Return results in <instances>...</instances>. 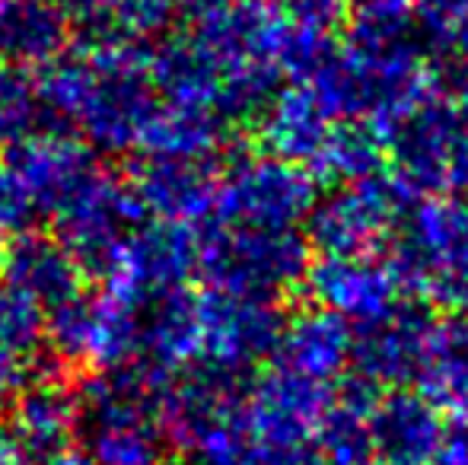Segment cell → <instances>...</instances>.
<instances>
[{
  "instance_id": "cell-1",
  "label": "cell",
  "mask_w": 468,
  "mask_h": 465,
  "mask_svg": "<svg viewBox=\"0 0 468 465\" xmlns=\"http://www.w3.org/2000/svg\"><path fill=\"white\" fill-rule=\"evenodd\" d=\"M38 106L77 128L102 153L141 147L144 128L156 112L150 80V48L124 36H93L64 51L36 80Z\"/></svg>"
},
{
  "instance_id": "cell-2",
  "label": "cell",
  "mask_w": 468,
  "mask_h": 465,
  "mask_svg": "<svg viewBox=\"0 0 468 465\" xmlns=\"http://www.w3.org/2000/svg\"><path fill=\"white\" fill-rule=\"evenodd\" d=\"M306 83L332 118L367 122L386 141L437 100L431 58L408 32L354 29L345 48H335L325 68Z\"/></svg>"
},
{
  "instance_id": "cell-3",
  "label": "cell",
  "mask_w": 468,
  "mask_h": 465,
  "mask_svg": "<svg viewBox=\"0 0 468 465\" xmlns=\"http://www.w3.org/2000/svg\"><path fill=\"white\" fill-rule=\"evenodd\" d=\"M386 265L401 293H420L443 312L468 316V195L418 201Z\"/></svg>"
},
{
  "instance_id": "cell-4",
  "label": "cell",
  "mask_w": 468,
  "mask_h": 465,
  "mask_svg": "<svg viewBox=\"0 0 468 465\" xmlns=\"http://www.w3.org/2000/svg\"><path fill=\"white\" fill-rule=\"evenodd\" d=\"M309 242L296 230L220 224L197 236V274L214 293L278 300L306 280Z\"/></svg>"
},
{
  "instance_id": "cell-5",
  "label": "cell",
  "mask_w": 468,
  "mask_h": 465,
  "mask_svg": "<svg viewBox=\"0 0 468 465\" xmlns=\"http://www.w3.org/2000/svg\"><path fill=\"white\" fill-rule=\"evenodd\" d=\"M154 386L137 366L93 373L83 389V428L93 465H163V437L154 421Z\"/></svg>"
},
{
  "instance_id": "cell-6",
  "label": "cell",
  "mask_w": 468,
  "mask_h": 465,
  "mask_svg": "<svg viewBox=\"0 0 468 465\" xmlns=\"http://www.w3.org/2000/svg\"><path fill=\"white\" fill-rule=\"evenodd\" d=\"M388 175L411 201L468 195V112L431 100L388 137Z\"/></svg>"
},
{
  "instance_id": "cell-7",
  "label": "cell",
  "mask_w": 468,
  "mask_h": 465,
  "mask_svg": "<svg viewBox=\"0 0 468 465\" xmlns=\"http://www.w3.org/2000/svg\"><path fill=\"white\" fill-rule=\"evenodd\" d=\"M319 201V182L300 163L274 153L233 156L220 173L217 211L220 224L293 230Z\"/></svg>"
},
{
  "instance_id": "cell-8",
  "label": "cell",
  "mask_w": 468,
  "mask_h": 465,
  "mask_svg": "<svg viewBox=\"0 0 468 465\" xmlns=\"http://www.w3.org/2000/svg\"><path fill=\"white\" fill-rule=\"evenodd\" d=\"M141 306L109 291L80 293L45 316V342L64 364L93 373L128 370L141 357Z\"/></svg>"
},
{
  "instance_id": "cell-9",
  "label": "cell",
  "mask_w": 468,
  "mask_h": 465,
  "mask_svg": "<svg viewBox=\"0 0 468 465\" xmlns=\"http://www.w3.org/2000/svg\"><path fill=\"white\" fill-rule=\"evenodd\" d=\"M408 201L411 198L401 192L392 175L338 185L309 211V248L335 259H373L376 252H386L392 246L395 224Z\"/></svg>"
},
{
  "instance_id": "cell-10",
  "label": "cell",
  "mask_w": 468,
  "mask_h": 465,
  "mask_svg": "<svg viewBox=\"0 0 468 465\" xmlns=\"http://www.w3.org/2000/svg\"><path fill=\"white\" fill-rule=\"evenodd\" d=\"M147 220L128 179L96 166L61 205L55 207V239L80 261L83 271L99 274L131 230Z\"/></svg>"
},
{
  "instance_id": "cell-11",
  "label": "cell",
  "mask_w": 468,
  "mask_h": 465,
  "mask_svg": "<svg viewBox=\"0 0 468 465\" xmlns=\"http://www.w3.org/2000/svg\"><path fill=\"white\" fill-rule=\"evenodd\" d=\"M197 271V233L182 224L144 220L96 274L102 291L141 306L186 287Z\"/></svg>"
},
{
  "instance_id": "cell-12",
  "label": "cell",
  "mask_w": 468,
  "mask_h": 465,
  "mask_svg": "<svg viewBox=\"0 0 468 465\" xmlns=\"http://www.w3.org/2000/svg\"><path fill=\"white\" fill-rule=\"evenodd\" d=\"M287 316L274 300L201 293V364L246 376L255 364L278 354Z\"/></svg>"
},
{
  "instance_id": "cell-13",
  "label": "cell",
  "mask_w": 468,
  "mask_h": 465,
  "mask_svg": "<svg viewBox=\"0 0 468 465\" xmlns=\"http://www.w3.org/2000/svg\"><path fill=\"white\" fill-rule=\"evenodd\" d=\"M328 408L332 389L325 383H313L278 364L249 383L242 396V424L252 443L313 447V437Z\"/></svg>"
},
{
  "instance_id": "cell-14",
  "label": "cell",
  "mask_w": 468,
  "mask_h": 465,
  "mask_svg": "<svg viewBox=\"0 0 468 465\" xmlns=\"http://www.w3.org/2000/svg\"><path fill=\"white\" fill-rule=\"evenodd\" d=\"M242 396H246L242 376H229L204 364L169 379L154 398V421L163 443L188 456V449L210 428L239 415Z\"/></svg>"
},
{
  "instance_id": "cell-15",
  "label": "cell",
  "mask_w": 468,
  "mask_h": 465,
  "mask_svg": "<svg viewBox=\"0 0 468 465\" xmlns=\"http://www.w3.org/2000/svg\"><path fill=\"white\" fill-rule=\"evenodd\" d=\"M303 287L313 297V306L335 312L345 322L360 329L386 319L399 306V284L386 261L376 259H335L319 255L309 265Z\"/></svg>"
},
{
  "instance_id": "cell-16",
  "label": "cell",
  "mask_w": 468,
  "mask_h": 465,
  "mask_svg": "<svg viewBox=\"0 0 468 465\" xmlns=\"http://www.w3.org/2000/svg\"><path fill=\"white\" fill-rule=\"evenodd\" d=\"M150 303L134 366L150 379L154 392H160L169 379L201 364V293L179 287Z\"/></svg>"
},
{
  "instance_id": "cell-17",
  "label": "cell",
  "mask_w": 468,
  "mask_h": 465,
  "mask_svg": "<svg viewBox=\"0 0 468 465\" xmlns=\"http://www.w3.org/2000/svg\"><path fill=\"white\" fill-rule=\"evenodd\" d=\"M144 214L163 224L195 227L217 211L220 173L210 163L150 160L144 156L128 179Z\"/></svg>"
},
{
  "instance_id": "cell-18",
  "label": "cell",
  "mask_w": 468,
  "mask_h": 465,
  "mask_svg": "<svg viewBox=\"0 0 468 465\" xmlns=\"http://www.w3.org/2000/svg\"><path fill=\"white\" fill-rule=\"evenodd\" d=\"M446 417L431 398L411 389L379 396L370 417L376 465H437Z\"/></svg>"
},
{
  "instance_id": "cell-19",
  "label": "cell",
  "mask_w": 468,
  "mask_h": 465,
  "mask_svg": "<svg viewBox=\"0 0 468 465\" xmlns=\"http://www.w3.org/2000/svg\"><path fill=\"white\" fill-rule=\"evenodd\" d=\"M431 329L433 316L427 310L395 306L386 319L367 325V329H360V335H354L351 364L357 366V376L370 379L379 389L382 386L401 389L405 383H414Z\"/></svg>"
},
{
  "instance_id": "cell-20",
  "label": "cell",
  "mask_w": 468,
  "mask_h": 465,
  "mask_svg": "<svg viewBox=\"0 0 468 465\" xmlns=\"http://www.w3.org/2000/svg\"><path fill=\"white\" fill-rule=\"evenodd\" d=\"M4 160L32 188L42 211H55L99 166L93 147L68 131H32L29 137L4 150Z\"/></svg>"
},
{
  "instance_id": "cell-21",
  "label": "cell",
  "mask_w": 468,
  "mask_h": 465,
  "mask_svg": "<svg viewBox=\"0 0 468 465\" xmlns=\"http://www.w3.org/2000/svg\"><path fill=\"white\" fill-rule=\"evenodd\" d=\"M10 440L26 456L45 460L70 447L83 424L80 396L58 376H38L26 383L10 402Z\"/></svg>"
},
{
  "instance_id": "cell-22",
  "label": "cell",
  "mask_w": 468,
  "mask_h": 465,
  "mask_svg": "<svg viewBox=\"0 0 468 465\" xmlns=\"http://www.w3.org/2000/svg\"><path fill=\"white\" fill-rule=\"evenodd\" d=\"M0 274L6 280V291H16L36 300L38 306L55 310L80 297L87 271L55 236L32 230L6 242V248L0 252Z\"/></svg>"
},
{
  "instance_id": "cell-23",
  "label": "cell",
  "mask_w": 468,
  "mask_h": 465,
  "mask_svg": "<svg viewBox=\"0 0 468 465\" xmlns=\"http://www.w3.org/2000/svg\"><path fill=\"white\" fill-rule=\"evenodd\" d=\"M354 354V332L335 312L322 306H306L293 312L283 325L278 344V360L290 373L313 379V383H332L347 370Z\"/></svg>"
},
{
  "instance_id": "cell-24",
  "label": "cell",
  "mask_w": 468,
  "mask_h": 465,
  "mask_svg": "<svg viewBox=\"0 0 468 465\" xmlns=\"http://www.w3.org/2000/svg\"><path fill=\"white\" fill-rule=\"evenodd\" d=\"M332 124L335 118L325 112L309 83H290L278 87V93L259 112V137L265 143V153L309 169Z\"/></svg>"
},
{
  "instance_id": "cell-25",
  "label": "cell",
  "mask_w": 468,
  "mask_h": 465,
  "mask_svg": "<svg viewBox=\"0 0 468 465\" xmlns=\"http://www.w3.org/2000/svg\"><path fill=\"white\" fill-rule=\"evenodd\" d=\"M379 396V386L357 373L341 386L338 396H332V408L313 437V449L322 465H373L370 417Z\"/></svg>"
},
{
  "instance_id": "cell-26",
  "label": "cell",
  "mask_w": 468,
  "mask_h": 465,
  "mask_svg": "<svg viewBox=\"0 0 468 465\" xmlns=\"http://www.w3.org/2000/svg\"><path fill=\"white\" fill-rule=\"evenodd\" d=\"M68 48V13L51 0H0V58L10 68H48Z\"/></svg>"
},
{
  "instance_id": "cell-27",
  "label": "cell",
  "mask_w": 468,
  "mask_h": 465,
  "mask_svg": "<svg viewBox=\"0 0 468 465\" xmlns=\"http://www.w3.org/2000/svg\"><path fill=\"white\" fill-rule=\"evenodd\" d=\"M150 80H154L156 93L163 96V102L210 109L220 115V70L214 68L210 55L197 45L191 32L169 38L160 48H150Z\"/></svg>"
},
{
  "instance_id": "cell-28",
  "label": "cell",
  "mask_w": 468,
  "mask_h": 465,
  "mask_svg": "<svg viewBox=\"0 0 468 465\" xmlns=\"http://www.w3.org/2000/svg\"><path fill=\"white\" fill-rule=\"evenodd\" d=\"M414 383L440 411H468V316L446 312L443 319H433Z\"/></svg>"
},
{
  "instance_id": "cell-29",
  "label": "cell",
  "mask_w": 468,
  "mask_h": 465,
  "mask_svg": "<svg viewBox=\"0 0 468 465\" xmlns=\"http://www.w3.org/2000/svg\"><path fill=\"white\" fill-rule=\"evenodd\" d=\"M227 141V118L210 109L160 102L141 137V150L150 160L210 163Z\"/></svg>"
},
{
  "instance_id": "cell-30",
  "label": "cell",
  "mask_w": 468,
  "mask_h": 465,
  "mask_svg": "<svg viewBox=\"0 0 468 465\" xmlns=\"http://www.w3.org/2000/svg\"><path fill=\"white\" fill-rule=\"evenodd\" d=\"M388 156V141L367 122H338L332 124L319 156L313 160L309 173L315 182H335V185H354V182L382 175Z\"/></svg>"
},
{
  "instance_id": "cell-31",
  "label": "cell",
  "mask_w": 468,
  "mask_h": 465,
  "mask_svg": "<svg viewBox=\"0 0 468 465\" xmlns=\"http://www.w3.org/2000/svg\"><path fill=\"white\" fill-rule=\"evenodd\" d=\"M38 93L26 70L0 64V150H10L23 137L36 131L38 122Z\"/></svg>"
},
{
  "instance_id": "cell-32",
  "label": "cell",
  "mask_w": 468,
  "mask_h": 465,
  "mask_svg": "<svg viewBox=\"0 0 468 465\" xmlns=\"http://www.w3.org/2000/svg\"><path fill=\"white\" fill-rule=\"evenodd\" d=\"M45 316L36 300L16 291H0V348L29 360L45 344Z\"/></svg>"
},
{
  "instance_id": "cell-33",
  "label": "cell",
  "mask_w": 468,
  "mask_h": 465,
  "mask_svg": "<svg viewBox=\"0 0 468 465\" xmlns=\"http://www.w3.org/2000/svg\"><path fill=\"white\" fill-rule=\"evenodd\" d=\"M42 205L32 195V188L19 179V173L6 160H0V239H16L32 233Z\"/></svg>"
},
{
  "instance_id": "cell-34",
  "label": "cell",
  "mask_w": 468,
  "mask_h": 465,
  "mask_svg": "<svg viewBox=\"0 0 468 465\" xmlns=\"http://www.w3.org/2000/svg\"><path fill=\"white\" fill-rule=\"evenodd\" d=\"M414 16L424 36L437 48H446L468 26V0H418Z\"/></svg>"
},
{
  "instance_id": "cell-35",
  "label": "cell",
  "mask_w": 468,
  "mask_h": 465,
  "mask_svg": "<svg viewBox=\"0 0 468 465\" xmlns=\"http://www.w3.org/2000/svg\"><path fill=\"white\" fill-rule=\"evenodd\" d=\"M418 0H351V13L357 19L354 29L367 32H408V19L414 16Z\"/></svg>"
},
{
  "instance_id": "cell-36",
  "label": "cell",
  "mask_w": 468,
  "mask_h": 465,
  "mask_svg": "<svg viewBox=\"0 0 468 465\" xmlns=\"http://www.w3.org/2000/svg\"><path fill=\"white\" fill-rule=\"evenodd\" d=\"M265 4L278 6L283 16L296 19V23L325 32L345 23L347 10H351V0H265Z\"/></svg>"
},
{
  "instance_id": "cell-37",
  "label": "cell",
  "mask_w": 468,
  "mask_h": 465,
  "mask_svg": "<svg viewBox=\"0 0 468 465\" xmlns=\"http://www.w3.org/2000/svg\"><path fill=\"white\" fill-rule=\"evenodd\" d=\"M440 51H443L446 80H450L452 96H456V102L468 112V26Z\"/></svg>"
},
{
  "instance_id": "cell-38",
  "label": "cell",
  "mask_w": 468,
  "mask_h": 465,
  "mask_svg": "<svg viewBox=\"0 0 468 465\" xmlns=\"http://www.w3.org/2000/svg\"><path fill=\"white\" fill-rule=\"evenodd\" d=\"M246 465H322L313 447H268L252 443Z\"/></svg>"
},
{
  "instance_id": "cell-39",
  "label": "cell",
  "mask_w": 468,
  "mask_h": 465,
  "mask_svg": "<svg viewBox=\"0 0 468 465\" xmlns=\"http://www.w3.org/2000/svg\"><path fill=\"white\" fill-rule=\"evenodd\" d=\"M437 465H468V411L452 415L446 421Z\"/></svg>"
},
{
  "instance_id": "cell-40",
  "label": "cell",
  "mask_w": 468,
  "mask_h": 465,
  "mask_svg": "<svg viewBox=\"0 0 468 465\" xmlns=\"http://www.w3.org/2000/svg\"><path fill=\"white\" fill-rule=\"evenodd\" d=\"M26 376H29V360L0 348V408L16 398V392L26 386Z\"/></svg>"
},
{
  "instance_id": "cell-41",
  "label": "cell",
  "mask_w": 468,
  "mask_h": 465,
  "mask_svg": "<svg viewBox=\"0 0 468 465\" xmlns=\"http://www.w3.org/2000/svg\"><path fill=\"white\" fill-rule=\"evenodd\" d=\"M51 4L61 6L68 16L87 23L90 29H93V36H96V32L105 29V19H109V10H112V4H115V0H51Z\"/></svg>"
},
{
  "instance_id": "cell-42",
  "label": "cell",
  "mask_w": 468,
  "mask_h": 465,
  "mask_svg": "<svg viewBox=\"0 0 468 465\" xmlns=\"http://www.w3.org/2000/svg\"><path fill=\"white\" fill-rule=\"evenodd\" d=\"M233 0H176V10L186 13L197 23V19H207L214 16L217 10H223V6H229Z\"/></svg>"
},
{
  "instance_id": "cell-43",
  "label": "cell",
  "mask_w": 468,
  "mask_h": 465,
  "mask_svg": "<svg viewBox=\"0 0 468 465\" xmlns=\"http://www.w3.org/2000/svg\"><path fill=\"white\" fill-rule=\"evenodd\" d=\"M36 465H93L90 462L87 453H80V449H61V453H51L45 456V460H38Z\"/></svg>"
},
{
  "instance_id": "cell-44",
  "label": "cell",
  "mask_w": 468,
  "mask_h": 465,
  "mask_svg": "<svg viewBox=\"0 0 468 465\" xmlns=\"http://www.w3.org/2000/svg\"><path fill=\"white\" fill-rule=\"evenodd\" d=\"M0 465H32V462L10 437H0Z\"/></svg>"
}]
</instances>
